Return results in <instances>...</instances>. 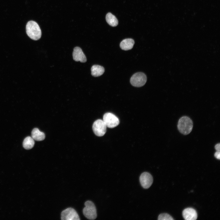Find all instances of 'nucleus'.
Masks as SVG:
<instances>
[{
	"label": "nucleus",
	"mask_w": 220,
	"mask_h": 220,
	"mask_svg": "<svg viewBox=\"0 0 220 220\" xmlns=\"http://www.w3.org/2000/svg\"><path fill=\"white\" fill-rule=\"evenodd\" d=\"M147 81L146 75L143 73L138 72L134 74L130 79V82L133 86L140 87L144 86Z\"/></svg>",
	"instance_id": "4"
},
{
	"label": "nucleus",
	"mask_w": 220,
	"mask_h": 220,
	"mask_svg": "<svg viewBox=\"0 0 220 220\" xmlns=\"http://www.w3.org/2000/svg\"><path fill=\"white\" fill-rule=\"evenodd\" d=\"M134 44V40L132 38H126L123 40L120 43V46L123 50H127L132 48Z\"/></svg>",
	"instance_id": "11"
},
{
	"label": "nucleus",
	"mask_w": 220,
	"mask_h": 220,
	"mask_svg": "<svg viewBox=\"0 0 220 220\" xmlns=\"http://www.w3.org/2000/svg\"><path fill=\"white\" fill-rule=\"evenodd\" d=\"M107 127L103 121L98 119L94 123L92 129L94 134L97 136H103L106 133Z\"/></svg>",
	"instance_id": "6"
},
{
	"label": "nucleus",
	"mask_w": 220,
	"mask_h": 220,
	"mask_svg": "<svg viewBox=\"0 0 220 220\" xmlns=\"http://www.w3.org/2000/svg\"><path fill=\"white\" fill-rule=\"evenodd\" d=\"M215 149L217 151H220V143H218L215 146Z\"/></svg>",
	"instance_id": "18"
},
{
	"label": "nucleus",
	"mask_w": 220,
	"mask_h": 220,
	"mask_svg": "<svg viewBox=\"0 0 220 220\" xmlns=\"http://www.w3.org/2000/svg\"><path fill=\"white\" fill-rule=\"evenodd\" d=\"M26 33L31 39L37 40L41 36V31L38 24L35 21L31 20L28 21L26 26Z\"/></svg>",
	"instance_id": "1"
},
{
	"label": "nucleus",
	"mask_w": 220,
	"mask_h": 220,
	"mask_svg": "<svg viewBox=\"0 0 220 220\" xmlns=\"http://www.w3.org/2000/svg\"><path fill=\"white\" fill-rule=\"evenodd\" d=\"M91 75L97 77L102 75L105 72L104 68L98 65H94L91 68Z\"/></svg>",
	"instance_id": "13"
},
{
	"label": "nucleus",
	"mask_w": 220,
	"mask_h": 220,
	"mask_svg": "<svg viewBox=\"0 0 220 220\" xmlns=\"http://www.w3.org/2000/svg\"><path fill=\"white\" fill-rule=\"evenodd\" d=\"M139 180L141 186L144 188L147 189L152 185L153 182V178L149 173L145 172L141 174Z\"/></svg>",
	"instance_id": "8"
},
{
	"label": "nucleus",
	"mask_w": 220,
	"mask_h": 220,
	"mask_svg": "<svg viewBox=\"0 0 220 220\" xmlns=\"http://www.w3.org/2000/svg\"><path fill=\"white\" fill-rule=\"evenodd\" d=\"M215 157L217 159H220V152L217 151L214 154Z\"/></svg>",
	"instance_id": "17"
},
{
	"label": "nucleus",
	"mask_w": 220,
	"mask_h": 220,
	"mask_svg": "<svg viewBox=\"0 0 220 220\" xmlns=\"http://www.w3.org/2000/svg\"><path fill=\"white\" fill-rule=\"evenodd\" d=\"M106 20L107 23L111 26L115 27L118 24V22L116 17L110 13L106 15Z\"/></svg>",
	"instance_id": "14"
},
{
	"label": "nucleus",
	"mask_w": 220,
	"mask_h": 220,
	"mask_svg": "<svg viewBox=\"0 0 220 220\" xmlns=\"http://www.w3.org/2000/svg\"><path fill=\"white\" fill-rule=\"evenodd\" d=\"M158 219V220H173L174 219L168 214L162 213L159 215Z\"/></svg>",
	"instance_id": "16"
},
{
	"label": "nucleus",
	"mask_w": 220,
	"mask_h": 220,
	"mask_svg": "<svg viewBox=\"0 0 220 220\" xmlns=\"http://www.w3.org/2000/svg\"><path fill=\"white\" fill-rule=\"evenodd\" d=\"M85 207L83 209V213L87 219L94 220L97 217V211L94 204L90 200L86 201L84 203Z\"/></svg>",
	"instance_id": "3"
},
{
	"label": "nucleus",
	"mask_w": 220,
	"mask_h": 220,
	"mask_svg": "<svg viewBox=\"0 0 220 220\" xmlns=\"http://www.w3.org/2000/svg\"><path fill=\"white\" fill-rule=\"evenodd\" d=\"M104 122L107 127L113 128L117 126L119 123L118 118L114 114L107 112L105 113L103 116Z\"/></svg>",
	"instance_id": "5"
},
{
	"label": "nucleus",
	"mask_w": 220,
	"mask_h": 220,
	"mask_svg": "<svg viewBox=\"0 0 220 220\" xmlns=\"http://www.w3.org/2000/svg\"><path fill=\"white\" fill-rule=\"evenodd\" d=\"M73 60L76 61H80L84 63L86 61V58L82 49L79 47L74 48L73 52Z\"/></svg>",
	"instance_id": "9"
},
{
	"label": "nucleus",
	"mask_w": 220,
	"mask_h": 220,
	"mask_svg": "<svg viewBox=\"0 0 220 220\" xmlns=\"http://www.w3.org/2000/svg\"><path fill=\"white\" fill-rule=\"evenodd\" d=\"M31 137L32 138L36 141H42L45 138V134L40 131L37 128H34L31 131Z\"/></svg>",
	"instance_id": "12"
},
{
	"label": "nucleus",
	"mask_w": 220,
	"mask_h": 220,
	"mask_svg": "<svg viewBox=\"0 0 220 220\" xmlns=\"http://www.w3.org/2000/svg\"><path fill=\"white\" fill-rule=\"evenodd\" d=\"M35 142L32 138L30 136L26 137L24 140L23 145V147L26 149H30L34 146Z\"/></svg>",
	"instance_id": "15"
},
{
	"label": "nucleus",
	"mask_w": 220,
	"mask_h": 220,
	"mask_svg": "<svg viewBox=\"0 0 220 220\" xmlns=\"http://www.w3.org/2000/svg\"><path fill=\"white\" fill-rule=\"evenodd\" d=\"M193 127V122L189 117L184 116L179 119L178 128L179 132L184 135H187L191 131Z\"/></svg>",
	"instance_id": "2"
},
{
	"label": "nucleus",
	"mask_w": 220,
	"mask_h": 220,
	"mask_svg": "<svg viewBox=\"0 0 220 220\" xmlns=\"http://www.w3.org/2000/svg\"><path fill=\"white\" fill-rule=\"evenodd\" d=\"M61 220H80L79 217L73 208L69 207L63 211L61 214Z\"/></svg>",
	"instance_id": "7"
},
{
	"label": "nucleus",
	"mask_w": 220,
	"mask_h": 220,
	"mask_svg": "<svg viewBox=\"0 0 220 220\" xmlns=\"http://www.w3.org/2000/svg\"><path fill=\"white\" fill-rule=\"evenodd\" d=\"M182 215L185 220H195L197 217L196 210L191 207L184 209L182 211Z\"/></svg>",
	"instance_id": "10"
}]
</instances>
